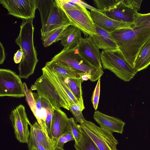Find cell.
<instances>
[{
	"label": "cell",
	"mask_w": 150,
	"mask_h": 150,
	"mask_svg": "<svg viewBox=\"0 0 150 150\" xmlns=\"http://www.w3.org/2000/svg\"><path fill=\"white\" fill-rule=\"evenodd\" d=\"M110 34L125 59L134 68L138 53L150 38V28L134 26L117 30Z\"/></svg>",
	"instance_id": "cell-1"
},
{
	"label": "cell",
	"mask_w": 150,
	"mask_h": 150,
	"mask_svg": "<svg viewBox=\"0 0 150 150\" xmlns=\"http://www.w3.org/2000/svg\"><path fill=\"white\" fill-rule=\"evenodd\" d=\"M33 18L22 19L18 36L15 42L23 53V58L18 67L19 76L27 79L34 73L38 60L34 45Z\"/></svg>",
	"instance_id": "cell-2"
},
{
	"label": "cell",
	"mask_w": 150,
	"mask_h": 150,
	"mask_svg": "<svg viewBox=\"0 0 150 150\" xmlns=\"http://www.w3.org/2000/svg\"><path fill=\"white\" fill-rule=\"evenodd\" d=\"M64 11L71 25L79 29L86 36L96 33L91 13L75 0H55Z\"/></svg>",
	"instance_id": "cell-3"
},
{
	"label": "cell",
	"mask_w": 150,
	"mask_h": 150,
	"mask_svg": "<svg viewBox=\"0 0 150 150\" xmlns=\"http://www.w3.org/2000/svg\"><path fill=\"white\" fill-rule=\"evenodd\" d=\"M51 60L63 66L89 74L92 77L90 81L93 82L100 79L104 73L102 69L94 66L80 54L77 46L72 49H63Z\"/></svg>",
	"instance_id": "cell-4"
},
{
	"label": "cell",
	"mask_w": 150,
	"mask_h": 150,
	"mask_svg": "<svg viewBox=\"0 0 150 150\" xmlns=\"http://www.w3.org/2000/svg\"><path fill=\"white\" fill-rule=\"evenodd\" d=\"M100 58L104 69L109 70L125 81H130L137 73L119 49L111 51L103 50Z\"/></svg>",
	"instance_id": "cell-5"
},
{
	"label": "cell",
	"mask_w": 150,
	"mask_h": 150,
	"mask_svg": "<svg viewBox=\"0 0 150 150\" xmlns=\"http://www.w3.org/2000/svg\"><path fill=\"white\" fill-rule=\"evenodd\" d=\"M42 74L31 86L38 95L45 99L55 108H63L69 110V104L62 93L57 88L47 74L42 68Z\"/></svg>",
	"instance_id": "cell-6"
},
{
	"label": "cell",
	"mask_w": 150,
	"mask_h": 150,
	"mask_svg": "<svg viewBox=\"0 0 150 150\" xmlns=\"http://www.w3.org/2000/svg\"><path fill=\"white\" fill-rule=\"evenodd\" d=\"M80 126L99 150H117V146L118 142L113 136V133L86 120Z\"/></svg>",
	"instance_id": "cell-7"
},
{
	"label": "cell",
	"mask_w": 150,
	"mask_h": 150,
	"mask_svg": "<svg viewBox=\"0 0 150 150\" xmlns=\"http://www.w3.org/2000/svg\"><path fill=\"white\" fill-rule=\"evenodd\" d=\"M21 77L8 69H0V96L21 98L25 96Z\"/></svg>",
	"instance_id": "cell-8"
},
{
	"label": "cell",
	"mask_w": 150,
	"mask_h": 150,
	"mask_svg": "<svg viewBox=\"0 0 150 150\" xmlns=\"http://www.w3.org/2000/svg\"><path fill=\"white\" fill-rule=\"evenodd\" d=\"M9 14L22 19L33 18L37 8V0H0Z\"/></svg>",
	"instance_id": "cell-9"
},
{
	"label": "cell",
	"mask_w": 150,
	"mask_h": 150,
	"mask_svg": "<svg viewBox=\"0 0 150 150\" xmlns=\"http://www.w3.org/2000/svg\"><path fill=\"white\" fill-rule=\"evenodd\" d=\"M10 119L16 139L21 143H27L30 132L28 128L29 120L24 106L20 105L13 109Z\"/></svg>",
	"instance_id": "cell-10"
},
{
	"label": "cell",
	"mask_w": 150,
	"mask_h": 150,
	"mask_svg": "<svg viewBox=\"0 0 150 150\" xmlns=\"http://www.w3.org/2000/svg\"><path fill=\"white\" fill-rule=\"evenodd\" d=\"M71 25L65 13L55 0L46 22L40 29L41 38L56 29Z\"/></svg>",
	"instance_id": "cell-11"
},
{
	"label": "cell",
	"mask_w": 150,
	"mask_h": 150,
	"mask_svg": "<svg viewBox=\"0 0 150 150\" xmlns=\"http://www.w3.org/2000/svg\"><path fill=\"white\" fill-rule=\"evenodd\" d=\"M100 12L115 20L134 23L139 14L131 6L126 4L124 0H120L112 8Z\"/></svg>",
	"instance_id": "cell-12"
},
{
	"label": "cell",
	"mask_w": 150,
	"mask_h": 150,
	"mask_svg": "<svg viewBox=\"0 0 150 150\" xmlns=\"http://www.w3.org/2000/svg\"><path fill=\"white\" fill-rule=\"evenodd\" d=\"M77 46L79 53L87 61L96 67L102 69L99 49L90 36L82 38Z\"/></svg>",
	"instance_id": "cell-13"
},
{
	"label": "cell",
	"mask_w": 150,
	"mask_h": 150,
	"mask_svg": "<svg viewBox=\"0 0 150 150\" xmlns=\"http://www.w3.org/2000/svg\"><path fill=\"white\" fill-rule=\"evenodd\" d=\"M90 13L94 23L110 33L120 29L132 28L135 26L134 23L115 20L99 11L91 10Z\"/></svg>",
	"instance_id": "cell-14"
},
{
	"label": "cell",
	"mask_w": 150,
	"mask_h": 150,
	"mask_svg": "<svg viewBox=\"0 0 150 150\" xmlns=\"http://www.w3.org/2000/svg\"><path fill=\"white\" fill-rule=\"evenodd\" d=\"M69 119L65 113L60 109L54 108L51 128V138L55 145L61 136L70 131Z\"/></svg>",
	"instance_id": "cell-15"
},
{
	"label": "cell",
	"mask_w": 150,
	"mask_h": 150,
	"mask_svg": "<svg viewBox=\"0 0 150 150\" xmlns=\"http://www.w3.org/2000/svg\"><path fill=\"white\" fill-rule=\"evenodd\" d=\"M93 117L103 129L112 133H122L125 123L121 120L106 115L98 110L95 112Z\"/></svg>",
	"instance_id": "cell-16"
},
{
	"label": "cell",
	"mask_w": 150,
	"mask_h": 150,
	"mask_svg": "<svg viewBox=\"0 0 150 150\" xmlns=\"http://www.w3.org/2000/svg\"><path fill=\"white\" fill-rule=\"evenodd\" d=\"M95 25L96 33L90 36L98 48L106 51H113L119 49L110 33Z\"/></svg>",
	"instance_id": "cell-17"
},
{
	"label": "cell",
	"mask_w": 150,
	"mask_h": 150,
	"mask_svg": "<svg viewBox=\"0 0 150 150\" xmlns=\"http://www.w3.org/2000/svg\"><path fill=\"white\" fill-rule=\"evenodd\" d=\"M57 88L62 93L69 106L79 101L73 95L65 81V78L58 73L44 67L42 68Z\"/></svg>",
	"instance_id": "cell-18"
},
{
	"label": "cell",
	"mask_w": 150,
	"mask_h": 150,
	"mask_svg": "<svg viewBox=\"0 0 150 150\" xmlns=\"http://www.w3.org/2000/svg\"><path fill=\"white\" fill-rule=\"evenodd\" d=\"M81 31L72 25L67 26L64 30L59 40L64 47L63 50H68L76 47L82 38Z\"/></svg>",
	"instance_id": "cell-19"
},
{
	"label": "cell",
	"mask_w": 150,
	"mask_h": 150,
	"mask_svg": "<svg viewBox=\"0 0 150 150\" xmlns=\"http://www.w3.org/2000/svg\"><path fill=\"white\" fill-rule=\"evenodd\" d=\"M28 123L30 127V132L36 140L47 150H52L55 146V143L43 130L37 122H35L33 125L28 121Z\"/></svg>",
	"instance_id": "cell-20"
},
{
	"label": "cell",
	"mask_w": 150,
	"mask_h": 150,
	"mask_svg": "<svg viewBox=\"0 0 150 150\" xmlns=\"http://www.w3.org/2000/svg\"><path fill=\"white\" fill-rule=\"evenodd\" d=\"M44 67L58 73L65 78H79L87 73L63 66L52 60L47 62Z\"/></svg>",
	"instance_id": "cell-21"
},
{
	"label": "cell",
	"mask_w": 150,
	"mask_h": 150,
	"mask_svg": "<svg viewBox=\"0 0 150 150\" xmlns=\"http://www.w3.org/2000/svg\"><path fill=\"white\" fill-rule=\"evenodd\" d=\"M150 64V38L141 48L135 60L134 69L137 73Z\"/></svg>",
	"instance_id": "cell-22"
},
{
	"label": "cell",
	"mask_w": 150,
	"mask_h": 150,
	"mask_svg": "<svg viewBox=\"0 0 150 150\" xmlns=\"http://www.w3.org/2000/svg\"><path fill=\"white\" fill-rule=\"evenodd\" d=\"M65 81L70 90L79 102L83 103L82 96L81 77L79 78H65Z\"/></svg>",
	"instance_id": "cell-23"
},
{
	"label": "cell",
	"mask_w": 150,
	"mask_h": 150,
	"mask_svg": "<svg viewBox=\"0 0 150 150\" xmlns=\"http://www.w3.org/2000/svg\"><path fill=\"white\" fill-rule=\"evenodd\" d=\"M55 0H37V8L40 14L42 27L46 22Z\"/></svg>",
	"instance_id": "cell-24"
},
{
	"label": "cell",
	"mask_w": 150,
	"mask_h": 150,
	"mask_svg": "<svg viewBox=\"0 0 150 150\" xmlns=\"http://www.w3.org/2000/svg\"><path fill=\"white\" fill-rule=\"evenodd\" d=\"M74 146L76 150H99L92 140L83 129L80 141L77 143H75Z\"/></svg>",
	"instance_id": "cell-25"
},
{
	"label": "cell",
	"mask_w": 150,
	"mask_h": 150,
	"mask_svg": "<svg viewBox=\"0 0 150 150\" xmlns=\"http://www.w3.org/2000/svg\"><path fill=\"white\" fill-rule=\"evenodd\" d=\"M68 26L58 28L52 31L46 36L41 38L43 45L47 47L59 41L64 30Z\"/></svg>",
	"instance_id": "cell-26"
},
{
	"label": "cell",
	"mask_w": 150,
	"mask_h": 150,
	"mask_svg": "<svg viewBox=\"0 0 150 150\" xmlns=\"http://www.w3.org/2000/svg\"><path fill=\"white\" fill-rule=\"evenodd\" d=\"M84 108V103L79 102L78 103L71 105L69 107V110L74 117L76 121L80 124L85 120L82 113V111Z\"/></svg>",
	"instance_id": "cell-27"
},
{
	"label": "cell",
	"mask_w": 150,
	"mask_h": 150,
	"mask_svg": "<svg viewBox=\"0 0 150 150\" xmlns=\"http://www.w3.org/2000/svg\"><path fill=\"white\" fill-rule=\"evenodd\" d=\"M70 131L74 139L75 143L79 142L82 136V129L80 125L77 124L76 122L73 117L69 118Z\"/></svg>",
	"instance_id": "cell-28"
},
{
	"label": "cell",
	"mask_w": 150,
	"mask_h": 150,
	"mask_svg": "<svg viewBox=\"0 0 150 150\" xmlns=\"http://www.w3.org/2000/svg\"><path fill=\"white\" fill-rule=\"evenodd\" d=\"M120 0H94V3L99 12L106 11L116 5Z\"/></svg>",
	"instance_id": "cell-29"
},
{
	"label": "cell",
	"mask_w": 150,
	"mask_h": 150,
	"mask_svg": "<svg viewBox=\"0 0 150 150\" xmlns=\"http://www.w3.org/2000/svg\"><path fill=\"white\" fill-rule=\"evenodd\" d=\"M134 24L135 26L150 28V13L146 14L139 13Z\"/></svg>",
	"instance_id": "cell-30"
},
{
	"label": "cell",
	"mask_w": 150,
	"mask_h": 150,
	"mask_svg": "<svg viewBox=\"0 0 150 150\" xmlns=\"http://www.w3.org/2000/svg\"><path fill=\"white\" fill-rule=\"evenodd\" d=\"M27 144L28 149L30 150H47L35 139L33 134L30 133Z\"/></svg>",
	"instance_id": "cell-31"
},
{
	"label": "cell",
	"mask_w": 150,
	"mask_h": 150,
	"mask_svg": "<svg viewBox=\"0 0 150 150\" xmlns=\"http://www.w3.org/2000/svg\"><path fill=\"white\" fill-rule=\"evenodd\" d=\"M100 91V79L98 80L97 83L93 91L91 98V101L95 110L97 109Z\"/></svg>",
	"instance_id": "cell-32"
},
{
	"label": "cell",
	"mask_w": 150,
	"mask_h": 150,
	"mask_svg": "<svg viewBox=\"0 0 150 150\" xmlns=\"http://www.w3.org/2000/svg\"><path fill=\"white\" fill-rule=\"evenodd\" d=\"M74 141V139L71 133L69 131L61 136L58 139L55 146L63 147L65 144L71 141Z\"/></svg>",
	"instance_id": "cell-33"
},
{
	"label": "cell",
	"mask_w": 150,
	"mask_h": 150,
	"mask_svg": "<svg viewBox=\"0 0 150 150\" xmlns=\"http://www.w3.org/2000/svg\"><path fill=\"white\" fill-rule=\"evenodd\" d=\"M142 1L141 0H124L126 4L131 6L137 11L140 10Z\"/></svg>",
	"instance_id": "cell-34"
},
{
	"label": "cell",
	"mask_w": 150,
	"mask_h": 150,
	"mask_svg": "<svg viewBox=\"0 0 150 150\" xmlns=\"http://www.w3.org/2000/svg\"><path fill=\"white\" fill-rule=\"evenodd\" d=\"M23 58V53L21 49L18 50L14 54L13 60L16 64L20 63Z\"/></svg>",
	"instance_id": "cell-35"
},
{
	"label": "cell",
	"mask_w": 150,
	"mask_h": 150,
	"mask_svg": "<svg viewBox=\"0 0 150 150\" xmlns=\"http://www.w3.org/2000/svg\"><path fill=\"white\" fill-rule=\"evenodd\" d=\"M5 59V49L1 42H0V64H2L4 62Z\"/></svg>",
	"instance_id": "cell-36"
},
{
	"label": "cell",
	"mask_w": 150,
	"mask_h": 150,
	"mask_svg": "<svg viewBox=\"0 0 150 150\" xmlns=\"http://www.w3.org/2000/svg\"><path fill=\"white\" fill-rule=\"evenodd\" d=\"M75 1L76 2L80 4L86 8H87L89 9H90L91 10H92L96 11H99V10H98L97 8H96L89 5L88 4H87L86 3H85L79 0Z\"/></svg>",
	"instance_id": "cell-37"
},
{
	"label": "cell",
	"mask_w": 150,
	"mask_h": 150,
	"mask_svg": "<svg viewBox=\"0 0 150 150\" xmlns=\"http://www.w3.org/2000/svg\"><path fill=\"white\" fill-rule=\"evenodd\" d=\"M52 150H65L63 147H60L55 146Z\"/></svg>",
	"instance_id": "cell-38"
},
{
	"label": "cell",
	"mask_w": 150,
	"mask_h": 150,
	"mask_svg": "<svg viewBox=\"0 0 150 150\" xmlns=\"http://www.w3.org/2000/svg\"></svg>",
	"instance_id": "cell-39"
}]
</instances>
